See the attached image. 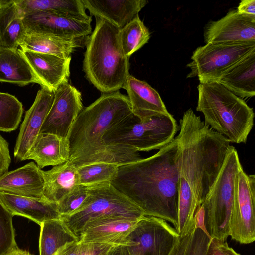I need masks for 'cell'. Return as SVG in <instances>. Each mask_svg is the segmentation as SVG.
<instances>
[{
	"mask_svg": "<svg viewBox=\"0 0 255 255\" xmlns=\"http://www.w3.org/2000/svg\"><path fill=\"white\" fill-rule=\"evenodd\" d=\"M255 51V42L206 44L193 52L187 78L197 77L200 83H218L232 66Z\"/></svg>",
	"mask_w": 255,
	"mask_h": 255,
	"instance_id": "ba28073f",
	"label": "cell"
},
{
	"mask_svg": "<svg viewBox=\"0 0 255 255\" xmlns=\"http://www.w3.org/2000/svg\"><path fill=\"white\" fill-rule=\"evenodd\" d=\"M44 178L43 198L57 203L79 185L77 168L68 161L42 170Z\"/></svg>",
	"mask_w": 255,
	"mask_h": 255,
	"instance_id": "603a6c76",
	"label": "cell"
},
{
	"mask_svg": "<svg viewBox=\"0 0 255 255\" xmlns=\"http://www.w3.org/2000/svg\"><path fill=\"white\" fill-rule=\"evenodd\" d=\"M236 10L240 14L255 16V0H241Z\"/></svg>",
	"mask_w": 255,
	"mask_h": 255,
	"instance_id": "ab89813d",
	"label": "cell"
},
{
	"mask_svg": "<svg viewBox=\"0 0 255 255\" xmlns=\"http://www.w3.org/2000/svg\"><path fill=\"white\" fill-rule=\"evenodd\" d=\"M195 227L196 226L187 234L179 236L168 255H186L187 251Z\"/></svg>",
	"mask_w": 255,
	"mask_h": 255,
	"instance_id": "f35d334b",
	"label": "cell"
},
{
	"mask_svg": "<svg viewBox=\"0 0 255 255\" xmlns=\"http://www.w3.org/2000/svg\"><path fill=\"white\" fill-rule=\"evenodd\" d=\"M26 33L51 35L67 39H80L92 33L91 22L53 13L34 11L23 13Z\"/></svg>",
	"mask_w": 255,
	"mask_h": 255,
	"instance_id": "7c38bea8",
	"label": "cell"
},
{
	"mask_svg": "<svg viewBox=\"0 0 255 255\" xmlns=\"http://www.w3.org/2000/svg\"><path fill=\"white\" fill-rule=\"evenodd\" d=\"M141 219L114 217L92 222L81 232L79 240L83 242L130 245L127 238Z\"/></svg>",
	"mask_w": 255,
	"mask_h": 255,
	"instance_id": "9a60e30c",
	"label": "cell"
},
{
	"mask_svg": "<svg viewBox=\"0 0 255 255\" xmlns=\"http://www.w3.org/2000/svg\"><path fill=\"white\" fill-rule=\"evenodd\" d=\"M43 189L42 170L34 162L7 171L0 177V193L42 198Z\"/></svg>",
	"mask_w": 255,
	"mask_h": 255,
	"instance_id": "ac0fdd59",
	"label": "cell"
},
{
	"mask_svg": "<svg viewBox=\"0 0 255 255\" xmlns=\"http://www.w3.org/2000/svg\"><path fill=\"white\" fill-rule=\"evenodd\" d=\"M23 13L42 11L91 22L81 0H15Z\"/></svg>",
	"mask_w": 255,
	"mask_h": 255,
	"instance_id": "d4e9b609",
	"label": "cell"
},
{
	"mask_svg": "<svg viewBox=\"0 0 255 255\" xmlns=\"http://www.w3.org/2000/svg\"><path fill=\"white\" fill-rule=\"evenodd\" d=\"M82 39H67L45 34L27 33L19 46L22 50L68 58L76 49L81 46Z\"/></svg>",
	"mask_w": 255,
	"mask_h": 255,
	"instance_id": "484cf974",
	"label": "cell"
},
{
	"mask_svg": "<svg viewBox=\"0 0 255 255\" xmlns=\"http://www.w3.org/2000/svg\"><path fill=\"white\" fill-rule=\"evenodd\" d=\"M0 200L13 215L27 218L40 225L45 221L61 219L56 202L0 193Z\"/></svg>",
	"mask_w": 255,
	"mask_h": 255,
	"instance_id": "ffe728a7",
	"label": "cell"
},
{
	"mask_svg": "<svg viewBox=\"0 0 255 255\" xmlns=\"http://www.w3.org/2000/svg\"><path fill=\"white\" fill-rule=\"evenodd\" d=\"M21 50L39 80L41 87L55 92L61 84L68 82L71 56L62 58L54 55Z\"/></svg>",
	"mask_w": 255,
	"mask_h": 255,
	"instance_id": "2e32d148",
	"label": "cell"
},
{
	"mask_svg": "<svg viewBox=\"0 0 255 255\" xmlns=\"http://www.w3.org/2000/svg\"><path fill=\"white\" fill-rule=\"evenodd\" d=\"M22 18L15 19L7 27L0 37V46L10 49H17L27 34Z\"/></svg>",
	"mask_w": 255,
	"mask_h": 255,
	"instance_id": "836d02e7",
	"label": "cell"
},
{
	"mask_svg": "<svg viewBox=\"0 0 255 255\" xmlns=\"http://www.w3.org/2000/svg\"><path fill=\"white\" fill-rule=\"evenodd\" d=\"M40 226L39 255H53L64 244L79 240L62 219L45 221Z\"/></svg>",
	"mask_w": 255,
	"mask_h": 255,
	"instance_id": "4316f807",
	"label": "cell"
},
{
	"mask_svg": "<svg viewBox=\"0 0 255 255\" xmlns=\"http://www.w3.org/2000/svg\"><path fill=\"white\" fill-rule=\"evenodd\" d=\"M229 236L244 244L251 243L255 239V175H248L242 166L235 178Z\"/></svg>",
	"mask_w": 255,
	"mask_h": 255,
	"instance_id": "9c48e42d",
	"label": "cell"
},
{
	"mask_svg": "<svg viewBox=\"0 0 255 255\" xmlns=\"http://www.w3.org/2000/svg\"><path fill=\"white\" fill-rule=\"evenodd\" d=\"M22 16L15 0H0V37L10 24Z\"/></svg>",
	"mask_w": 255,
	"mask_h": 255,
	"instance_id": "d590c367",
	"label": "cell"
},
{
	"mask_svg": "<svg viewBox=\"0 0 255 255\" xmlns=\"http://www.w3.org/2000/svg\"><path fill=\"white\" fill-rule=\"evenodd\" d=\"M119 166L115 164L100 163L86 165L77 169L79 185L89 186L110 182L116 176Z\"/></svg>",
	"mask_w": 255,
	"mask_h": 255,
	"instance_id": "f546056e",
	"label": "cell"
},
{
	"mask_svg": "<svg viewBox=\"0 0 255 255\" xmlns=\"http://www.w3.org/2000/svg\"><path fill=\"white\" fill-rule=\"evenodd\" d=\"M178 144L175 138L154 155L119 167L111 183L146 216L178 224Z\"/></svg>",
	"mask_w": 255,
	"mask_h": 255,
	"instance_id": "7a4b0ae2",
	"label": "cell"
},
{
	"mask_svg": "<svg viewBox=\"0 0 255 255\" xmlns=\"http://www.w3.org/2000/svg\"><path fill=\"white\" fill-rule=\"evenodd\" d=\"M118 246L74 241L60 247L53 255H111Z\"/></svg>",
	"mask_w": 255,
	"mask_h": 255,
	"instance_id": "4dcf8cb0",
	"label": "cell"
},
{
	"mask_svg": "<svg viewBox=\"0 0 255 255\" xmlns=\"http://www.w3.org/2000/svg\"><path fill=\"white\" fill-rule=\"evenodd\" d=\"M69 159L67 140L55 134L44 133H40L27 157V160H34L41 169L62 164Z\"/></svg>",
	"mask_w": 255,
	"mask_h": 255,
	"instance_id": "7402d4cb",
	"label": "cell"
},
{
	"mask_svg": "<svg viewBox=\"0 0 255 255\" xmlns=\"http://www.w3.org/2000/svg\"><path fill=\"white\" fill-rule=\"evenodd\" d=\"M88 196L87 187L78 185L65 195L58 202L61 216L70 215L78 210Z\"/></svg>",
	"mask_w": 255,
	"mask_h": 255,
	"instance_id": "d6a6232c",
	"label": "cell"
},
{
	"mask_svg": "<svg viewBox=\"0 0 255 255\" xmlns=\"http://www.w3.org/2000/svg\"><path fill=\"white\" fill-rule=\"evenodd\" d=\"M0 81L25 85L40 82L20 49L0 46Z\"/></svg>",
	"mask_w": 255,
	"mask_h": 255,
	"instance_id": "cb8c5ba5",
	"label": "cell"
},
{
	"mask_svg": "<svg viewBox=\"0 0 255 255\" xmlns=\"http://www.w3.org/2000/svg\"><path fill=\"white\" fill-rule=\"evenodd\" d=\"M204 255H241L229 247L227 240L210 238Z\"/></svg>",
	"mask_w": 255,
	"mask_h": 255,
	"instance_id": "8d00e7d4",
	"label": "cell"
},
{
	"mask_svg": "<svg viewBox=\"0 0 255 255\" xmlns=\"http://www.w3.org/2000/svg\"><path fill=\"white\" fill-rule=\"evenodd\" d=\"M111 255H130L129 249L127 245L118 246Z\"/></svg>",
	"mask_w": 255,
	"mask_h": 255,
	"instance_id": "60d3db41",
	"label": "cell"
},
{
	"mask_svg": "<svg viewBox=\"0 0 255 255\" xmlns=\"http://www.w3.org/2000/svg\"><path fill=\"white\" fill-rule=\"evenodd\" d=\"M83 108L81 92L68 82L61 84L55 92L40 133L55 134L67 140L71 127Z\"/></svg>",
	"mask_w": 255,
	"mask_h": 255,
	"instance_id": "8fae6325",
	"label": "cell"
},
{
	"mask_svg": "<svg viewBox=\"0 0 255 255\" xmlns=\"http://www.w3.org/2000/svg\"><path fill=\"white\" fill-rule=\"evenodd\" d=\"M177 167L179 179V236L196 225L195 216L216 180L230 147L229 141L197 116L186 110L180 120Z\"/></svg>",
	"mask_w": 255,
	"mask_h": 255,
	"instance_id": "6da1fadb",
	"label": "cell"
},
{
	"mask_svg": "<svg viewBox=\"0 0 255 255\" xmlns=\"http://www.w3.org/2000/svg\"><path fill=\"white\" fill-rule=\"evenodd\" d=\"M10 163L8 143L0 134V177L8 171Z\"/></svg>",
	"mask_w": 255,
	"mask_h": 255,
	"instance_id": "74e56055",
	"label": "cell"
},
{
	"mask_svg": "<svg viewBox=\"0 0 255 255\" xmlns=\"http://www.w3.org/2000/svg\"><path fill=\"white\" fill-rule=\"evenodd\" d=\"M122 88L128 93L132 113L141 121L169 113L159 94L146 82L129 74Z\"/></svg>",
	"mask_w": 255,
	"mask_h": 255,
	"instance_id": "e0dca14e",
	"label": "cell"
},
{
	"mask_svg": "<svg viewBox=\"0 0 255 255\" xmlns=\"http://www.w3.org/2000/svg\"><path fill=\"white\" fill-rule=\"evenodd\" d=\"M241 166L237 150L230 145L215 182L199 208L210 238L227 240L229 236L235 178Z\"/></svg>",
	"mask_w": 255,
	"mask_h": 255,
	"instance_id": "8992f818",
	"label": "cell"
},
{
	"mask_svg": "<svg viewBox=\"0 0 255 255\" xmlns=\"http://www.w3.org/2000/svg\"><path fill=\"white\" fill-rule=\"evenodd\" d=\"M54 95L55 92L41 87L32 105L26 112L14 147V156L17 161L27 160L30 150L40 134L52 106Z\"/></svg>",
	"mask_w": 255,
	"mask_h": 255,
	"instance_id": "5bb4252c",
	"label": "cell"
},
{
	"mask_svg": "<svg viewBox=\"0 0 255 255\" xmlns=\"http://www.w3.org/2000/svg\"><path fill=\"white\" fill-rule=\"evenodd\" d=\"M197 224L191 239L186 255H204L210 239L200 218L198 216H197Z\"/></svg>",
	"mask_w": 255,
	"mask_h": 255,
	"instance_id": "e575fe53",
	"label": "cell"
},
{
	"mask_svg": "<svg viewBox=\"0 0 255 255\" xmlns=\"http://www.w3.org/2000/svg\"><path fill=\"white\" fill-rule=\"evenodd\" d=\"M150 37L148 29L139 15L120 29V39L126 55L130 56L146 44Z\"/></svg>",
	"mask_w": 255,
	"mask_h": 255,
	"instance_id": "83f0119b",
	"label": "cell"
},
{
	"mask_svg": "<svg viewBox=\"0 0 255 255\" xmlns=\"http://www.w3.org/2000/svg\"><path fill=\"white\" fill-rule=\"evenodd\" d=\"M5 255H32L28 251L23 250L19 248L12 250Z\"/></svg>",
	"mask_w": 255,
	"mask_h": 255,
	"instance_id": "b9f144b4",
	"label": "cell"
},
{
	"mask_svg": "<svg viewBox=\"0 0 255 255\" xmlns=\"http://www.w3.org/2000/svg\"><path fill=\"white\" fill-rule=\"evenodd\" d=\"M236 96L243 98L255 95V51L227 71L219 82Z\"/></svg>",
	"mask_w": 255,
	"mask_h": 255,
	"instance_id": "44dd1931",
	"label": "cell"
},
{
	"mask_svg": "<svg viewBox=\"0 0 255 255\" xmlns=\"http://www.w3.org/2000/svg\"><path fill=\"white\" fill-rule=\"evenodd\" d=\"M13 216L0 200V255H5L18 248L12 223Z\"/></svg>",
	"mask_w": 255,
	"mask_h": 255,
	"instance_id": "1f68e13d",
	"label": "cell"
},
{
	"mask_svg": "<svg viewBox=\"0 0 255 255\" xmlns=\"http://www.w3.org/2000/svg\"><path fill=\"white\" fill-rule=\"evenodd\" d=\"M127 96L119 91L103 93L78 115L69 133L68 162L77 168L94 163L121 166L104 141L105 134L132 114Z\"/></svg>",
	"mask_w": 255,
	"mask_h": 255,
	"instance_id": "3957f363",
	"label": "cell"
},
{
	"mask_svg": "<svg viewBox=\"0 0 255 255\" xmlns=\"http://www.w3.org/2000/svg\"><path fill=\"white\" fill-rule=\"evenodd\" d=\"M95 18V27L86 42L83 69L103 93L119 91L129 74L130 57L123 51L120 29L104 19Z\"/></svg>",
	"mask_w": 255,
	"mask_h": 255,
	"instance_id": "277c9868",
	"label": "cell"
},
{
	"mask_svg": "<svg viewBox=\"0 0 255 255\" xmlns=\"http://www.w3.org/2000/svg\"><path fill=\"white\" fill-rule=\"evenodd\" d=\"M86 9L95 18H103L120 29L138 15L146 0H81Z\"/></svg>",
	"mask_w": 255,
	"mask_h": 255,
	"instance_id": "d6986e66",
	"label": "cell"
},
{
	"mask_svg": "<svg viewBox=\"0 0 255 255\" xmlns=\"http://www.w3.org/2000/svg\"><path fill=\"white\" fill-rule=\"evenodd\" d=\"M88 196L83 205L73 213L61 216L68 227L78 238L90 223L109 218L141 219L143 210L110 182L87 187Z\"/></svg>",
	"mask_w": 255,
	"mask_h": 255,
	"instance_id": "52a82bcc",
	"label": "cell"
},
{
	"mask_svg": "<svg viewBox=\"0 0 255 255\" xmlns=\"http://www.w3.org/2000/svg\"><path fill=\"white\" fill-rule=\"evenodd\" d=\"M23 113L22 104L17 98L0 92V131L8 132L16 129Z\"/></svg>",
	"mask_w": 255,
	"mask_h": 255,
	"instance_id": "f1b7e54d",
	"label": "cell"
},
{
	"mask_svg": "<svg viewBox=\"0 0 255 255\" xmlns=\"http://www.w3.org/2000/svg\"><path fill=\"white\" fill-rule=\"evenodd\" d=\"M179 236L166 221L145 215L127 237L128 247L130 255H168Z\"/></svg>",
	"mask_w": 255,
	"mask_h": 255,
	"instance_id": "30bf717a",
	"label": "cell"
},
{
	"mask_svg": "<svg viewBox=\"0 0 255 255\" xmlns=\"http://www.w3.org/2000/svg\"><path fill=\"white\" fill-rule=\"evenodd\" d=\"M197 90L196 110L204 123L230 142L246 143L254 126L253 108L219 83H200Z\"/></svg>",
	"mask_w": 255,
	"mask_h": 255,
	"instance_id": "5b68a950",
	"label": "cell"
},
{
	"mask_svg": "<svg viewBox=\"0 0 255 255\" xmlns=\"http://www.w3.org/2000/svg\"><path fill=\"white\" fill-rule=\"evenodd\" d=\"M203 37L206 44L255 42V16L230 10L221 19L209 21Z\"/></svg>",
	"mask_w": 255,
	"mask_h": 255,
	"instance_id": "4fadbf2b",
	"label": "cell"
}]
</instances>
